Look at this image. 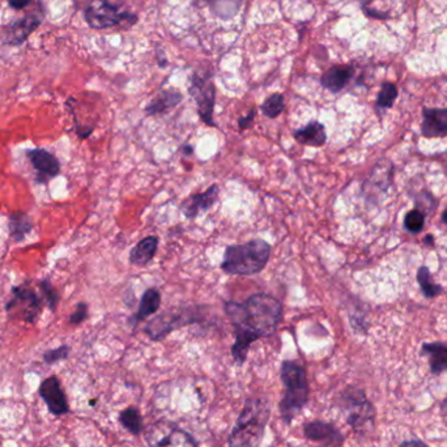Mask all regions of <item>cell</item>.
<instances>
[{
  "label": "cell",
  "instance_id": "cell-20",
  "mask_svg": "<svg viewBox=\"0 0 447 447\" xmlns=\"http://www.w3.org/2000/svg\"><path fill=\"white\" fill-rule=\"evenodd\" d=\"M160 306H161L160 292L156 288H149V290H145L144 294L142 296L139 309L132 316V323L138 325L139 322L144 320L145 318L153 316L155 313H157Z\"/></svg>",
  "mask_w": 447,
  "mask_h": 447
},
{
  "label": "cell",
  "instance_id": "cell-24",
  "mask_svg": "<svg viewBox=\"0 0 447 447\" xmlns=\"http://www.w3.org/2000/svg\"><path fill=\"white\" fill-rule=\"evenodd\" d=\"M32 229V223L24 212H14L10 217V232L16 241H21Z\"/></svg>",
  "mask_w": 447,
  "mask_h": 447
},
{
  "label": "cell",
  "instance_id": "cell-18",
  "mask_svg": "<svg viewBox=\"0 0 447 447\" xmlns=\"http://www.w3.org/2000/svg\"><path fill=\"white\" fill-rule=\"evenodd\" d=\"M184 100L182 93L177 89H166L156 96L148 105L145 106L146 116H157L168 111L171 107H175Z\"/></svg>",
  "mask_w": 447,
  "mask_h": 447
},
{
  "label": "cell",
  "instance_id": "cell-21",
  "mask_svg": "<svg viewBox=\"0 0 447 447\" xmlns=\"http://www.w3.org/2000/svg\"><path fill=\"white\" fill-rule=\"evenodd\" d=\"M422 353L429 357V367L433 374L447 370V347L442 342H426L422 345Z\"/></svg>",
  "mask_w": 447,
  "mask_h": 447
},
{
  "label": "cell",
  "instance_id": "cell-10",
  "mask_svg": "<svg viewBox=\"0 0 447 447\" xmlns=\"http://www.w3.org/2000/svg\"><path fill=\"white\" fill-rule=\"evenodd\" d=\"M40 396L54 416L61 417L69 412L66 395L56 377H50L41 383Z\"/></svg>",
  "mask_w": 447,
  "mask_h": 447
},
{
  "label": "cell",
  "instance_id": "cell-27",
  "mask_svg": "<svg viewBox=\"0 0 447 447\" xmlns=\"http://www.w3.org/2000/svg\"><path fill=\"white\" fill-rule=\"evenodd\" d=\"M262 113L267 118L275 119L284 111L285 109V102H284V96L280 93H274L268 98H265L262 106Z\"/></svg>",
  "mask_w": 447,
  "mask_h": 447
},
{
  "label": "cell",
  "instance_id": "cell-19",
  "mask_svg": "<svg viewBox=\"0 0 447 447\" xmlns=\"http://www.w3.org/2000/svg\"><path fill=\"white\" fill-rule=\"evenodd\" d=\"M353 76L352 67H332L326 71L320 79L322 85L331 93H339L345 88Z\"/></svg>",
  "mask_w": 447,
  "mask_h": 447
},
{
  "label": "cell",
  "instance_id": "cell-2",
  "mask_svg": "<svg viewBox=\"0 0 447 447\" xmlns=\"http://www.w3.org/2000/svg\"><path fill=\"white\" fill-rule=\"evenodd\" d=\"M271 251V245L261 238L241 245H230L225 249L220 267L228 275H257L262 272L268 264Z\"/></svg>",
  "mask_w": 447,
  "mask_h": 447
},
{
  "label": "cell",
  "instance_id": "cell-16",
  "mask_svg": "<svg viewBox=\"0 0 447 447\" xmlns=\"http://www.w3.org/2000/svg\"><path fill=\"white\" fill-rule=\"evenodd\" d=\"M158 249V237L148 236L139 241L130 251V263L138 267H144L149 263Z\"/></svg>",
  "mask_w": 447,
  "mask_h": 447
},
{
  "label": "cell",
  "instance_id": "cell-38",
  "mask_svg": "<svg viewBox=\"0 0 447 447\" xmlns=\"http://www.w3.org/2000/svg\"><path fill=\"white\" fill-rule=\"evenodd\" d=\"M182 149H184V152L186 155H193V153H194V146H193V145L187 144L186 146H184Z\"/></svg>",
  "mask_w": 447,
  "mask_h": 447
},
{
  "label": "cell",
  "instance_id": "cell-34",
  "mask_svg": "<svg viewBox=\"0 0 447 447\" xmlns=\"http://www.w3.org/2000/svg\"><path fill=\"white\" fill-rule=\"evenodd\" d=\"M254 119H255V110L251 109L248 116L241 117L239 120H238V127H239V130L243 131V130L250 129L251 126H252V123H254Z\"/></svg>",
  "mask_w": 447,
  "mask_h": 447
},
{
  "label": "cell",
  "instance_id": "cell-15",
  "mask_svg": "<svg viewBox=\"0 0 447 447\" xmlns=\"http://www.w3.org/2000/svg\"><path fill=\"white\" fill-rule=\"evenodd\" d=\"M293 136L300 144L307 145V146H322L327 142L326 129L318 120H313L301 129L296 130Z\"/></svg>",
  "mask_w": 447,
  "mask_h": 447
},
{
  "label": "cell",
  "instance_id": "cell-33",
  "mask_svg": "<svg viewBox=\"0 0 447 447\" xmlns=\"http://www.w3.org/2000/svg\"><path fill=\"white\" fill-rule=\"evenodd\" d=\"M87 316H88V306H87V303H78L75 312L69 316V322L72 325L78 326L81 322H84L87 319Z\"/></svg>",
  "mask_w": 447,
  "mask_h": 447
},
{
  "label": "cell",
  "instance_id": "cell-26",
  "mask_svg": "<svg viewBox=\"0 0 447 447\" xmlns=\"http://www.w3.org/2000/svg\"><path fill=\"white\" fill-rule=\"evenodd\" d=\"M417 281L420 284L421 290L424 293V296L426 298H433L439 296L444 290L441 285H437L432 281V276H430V271L428 267L422 265L417 271Z\"/></svg>",
  "mask_w": 447,
  "mask_h": 447
},
{
  "label": "cell",
  "instance_id": "cell-40",
  "mask_svg": "<svg viewBox=\"0 0 447 447\" xmlns=\"http://www.w3.org/2000/svg\"><path fill=\"white\" fill-rule=\"evenodd\" d=\"M442 221H444L445 224H447V210H445V212L442 213Z\"/></svg>",
  "mask_w": 447,
  "mask_h": 447
},
{
  "label": "cell",
  "instance_id": "cell-36",
  "mask_svg": "<svg viewBox=\"0 0 447 447\" xmlns=\"http://www.w3.org/2000/svg\"><path fill=\"white\" fill-rule=\"evenodd\" d=\"M399 447H429L426 444H424L422 441L419 439H411V441H406L403 442Z\"/></svg>",
  "mask_w": 447,
  "mask_h": 447
},
{
  "label": "cell",
  "instance_id": "cell-9",
  "mask_svg": "<svg viewBox=\"0 0 447 447\" xmlns=\"http://www.w3.org/2000/svg\"><path fill=\"white\" fill-rule=\"evenodd\" d=\"M11 313H20L28 323H33L41 312L40 297L32 290L14 288V298L7 305Z\"/></svg>",
  "mask_w": 447,
  "mask_h": 447
},
{
  "label": "cell",
  "instance_id": "cell-30",
  "mask_svg": "<svg viewBox=\"0 0 447 447\" xmlns=\"http://www.w3.org/2000/svg\"><path fill=\"white\" fill-rule=\"evenodd\" d=\"M171 428L173 426H169V425L166 426V425H164L161 422H158L156 425L151 426L149 430H148V433H146V441H148V444L151 446H157L158 442L168 434V432L171 430Z\"/></svg>",
  "mask_w": 447,
  "mask_h": 447
},
{
  "label": "cell",
  "instance_id": "cell-5",
  "mask_svg": "<svg viewBox=\"0 0 447 447\" xmlns=\"http://www.w3.org/2000/svg\"><path fill=\"white\" fill-rule=\"evenodd\" d=\"M199 306H179L165 310L146 323L144 332L152 340H162L171 331L203 320Z\"/></svg>",
  "mask_w": 447,
  "mask_h": 447
},
{
  "label": "cell",
  "instance_id": "cell-7",
  "mask_svg": "<svg viewBox=\"0 0 447 447\" xmlns=\"http://www.w3.org/2000/svg\"><path fill=\"white\" fill-rule=\"evenodd\" d=\"M215 84L212 83L210 75L195 74L191 78L188 93L195 98L197 113L200 119L210 127H216L213 122V109H215Z\"/></svg>",
  "mask_w": 447,
  "mask_h": 447
},
{
  "label": "cell",
  "instance_id": "cell-22",
  "mask_svg": "<svg viewBox=\"0 0 447 447\" xmlns=\"http://www.w3.org/2000/svg\"><path fill=\"white\" fill-rule=\"evenodd\" d=\"M210 6V12L223 19L230 20L239 12L243 0H206Z\"/></svg>",
  "mask_w": 447,
  "mask_h": 447
},
{
  "label": "cell",
  "instance_id": "cell-8",
  "mask_svg": "<svg viewBox=\"0 0 447 447\" xmlns=\"http://www.w3.org/2000/svg\"><path fill=\"white\" fill-rule=\"evenodd\" d=\"M84 16L89 27L94 29L116 27L123 20L136 21V16L122 12L118 7L113 6L107 0H91Z\"/></svg>",
  "mask_w": 447,
  "mask_h": 447
},
{
  "label": "cell",
  "instance_id": "cell-37",
  "mask_svg": "<svg viewBox=\"0 0 447 447\" xmlns=\"http://www.w3.org/2000/svg\"><path fill=\"white\" fill-rule=\"evenodd\" d=\"M441 417L447 426V397L441 403Z\"/></svg>",
  "mask_w": 447,
  "mask_h": 447
},
{
  "label": "cell",
  "instance_id": "cell-17",
  "mask_svg": "<svg viewBox=\"0 0 447 447\" xmlns=\"http://www.w3.org/2000/svg\"><path fill=\"white\" fill-rule=\"evenodd\" d=\"M34 169L46 178L55 177L61 171V164L56 157L43 149H32L28 152Z\"/></svg>",
  "mask_w": 447,
  "mask_h": 447
},
{
  "label": "cell",
  "instance_id": "cell-3",
  "mask_svg": "<svg viewBox=\"0 0 447 447\" xmlns=\"http://www.w3.org/2000/svg\"><path fill=\"white\" fill-rule=\"evenodd\" d=\"M271 408L264 399H249L229 435V447H259Z\"/></svg>",
  "mask_w": 447,
  "mask_h": 447
},
{
  "label": "cell",
  "instance_id": "cell-32",
  "mask_svg": "<svg viewBox=\"0 0 447 447\" xmlns=\"http://www.w3.org/2000/svg\"><path fill=\"white\" fill-rule=\"evenodd\" d=\"M41 290H42V293H43L45 298L47 300L50 309L55 310L56 305L59 303V294H58V292L54 290L53 285L50 284L49 280H43V281H41Z\"/></svg>",
  "mask_w": 447,
  "mask_h": 447
},
{
  "label": "cell",
  "instance_id": "cell-28",
  "mask_svg": "<svg viewBox=\"0 0 447 447\" xmlns=\"http://www.w3.org/2000/svg\"><path fill=\"white\" fill-rule=\"evenodd\" d=\"M397 97V89L394 84L384 83L382 85L381 92L377 98V107L380 109H389L394 105L395 100Z\"/></svg>",
  "mask_w": 447,
  "mask_h": 447
},
{
  "label": "cell",
  "instance_id": "cell-35",
  "mask_svg": "<svg viewBox=\"0 0 447 447\" xmlns=\"http://www.w3.org/2000/svg\"><path fill=\"white\" fill-rule=\"evenodd\" d=\"M30 1L32 0H8L10 6L12 8H14V10H23V8H25L27 6L30 4Z\"/></svg>",
  "mask_w": 447,
  "mask_h": 447
},
{
  "label": "cell",
  "instance_id": "cell-39",
  "mask_svg": "<svg viewBox=\"0 0 447 447\" xmlns=\"http://www.w3.org/2000/svg\"><path fill=\"white\" fill-rule=\"evenodd\" d=\"M360 1H361V4H362V7L365 8V7L368 6V4H370V3H371V1H374V0H360Z\"/></svg>",
  "mask_w": 447,
  "mask_h": 447
},
{
  "label": "cell",
  "instance_id": "cell-1",
  "mask_svg": "<svg viewBox=\"0 0 447 447\" xmlns=\"http://www.w3.org/2000/svg\"><path fill=\"white\" fill-rule=\"evenodd\" d=\"M224 310L235 327L232 356L237 365L246 361L252 342L276 332L283 316L281 303L267 293L252 294L242 303L226 301Z\"/></svg>",
  "mask_w": 447,
  "mask_h": 447
},
{
  "label": "cell",
  "instance_id": "cell-25",
  "mask_svg": "<svg viewBox=\"0 0 447 447\" xmlns=\"http://www.w3.org/2000/svg\"><path fill=\"white\" fill-rule=\"evenodd\" d=\"M119 421L123 428H126L130 433L135 435L140 434L143 430V419L136 408H126L124 411H122L119 415Z\"/></svg>",
  "mask_w": 447,
  "mask_h": 447
},
{
  "label": "cell",
  "instance_id": "cell-6",
  "mask_svg": "<svg viewBox=\"0 0 447 447\" xmlns=\"http://www.w3.org/2000/svg\"><path fill=\"white\" fill-rule=\"evenodd\" d=\"M342 411L347 415V422L357 433H364L371 428L375 419V408L369 402L364 390L353 386L347 387L342 394Z\"/></svg>",
  "mask_w": 447,
  "mask_h": 447
},
{
  "label": "cell",
  "instance_id": "cell-31",
  "mask_svg": "<svg viewBox=\"0 0 447 447\" xmlns=\"http://www.w3.org/2000/svg\"><path fill=\"white\" fill-rule=\"evenodd\" d=\"M68 353H69V348L67 345H62L56 349H52V351H47L45 355H43V360L47 365H53L55 362L58 361H62V360H66L68 357Z\"/></svg>",
  "mask_w": 447,
  "mask_h": 447
},
{
  "label": "cell",
  "instance_id": "cell-4",
  "mask_svg": "<svg viewBox=\"0 0 447 447\" xmlns=\"http://www.w3.org/2000/svg\"><path fill=\"white\" fill-rule=\"evenodd\" d=\"M284 395L280 402V413L287 424L303 411L309 400V382L306 370L294 361H284L280 369Z\"/></svg>",
  "mask_w": 447,
  "mask_h": 447
},
{
  "label": "cell",
  "instance_id": "cell-14",
  "mask_svg": "<svg viewBox=\"0 0 447 447\" xmlns=\"http://www.w3.org/2000/svg\"><path fill=\"white\" fill-rule=\"evenodd\" d=\"M421 132L429 139L447 136V109H424Z\"/></svg>",
  "mask_w": 447,
  "mask_h": 447
},
{
  "label": "cell",
  "instance_id": "cell-13",
  "mask_svg": "<svg viewBox=\"0 0 447 447\" xmlns=\"http://www.w3.org/2000/svg\"><path fill=\"white\" fill-rule=\"evenodd\" d=\"M41 23H42V16L40 14H27L21 20H17L6 28L4 42L12 46L21 45L39 28Z\"/></svg>",
  "mask_w": 447,
  "mask_h": 447
},
{
  "label": "cell",
  "instance_id": "cell-29",
  "mask_svg": "<svg viewBox=\"0 0 447 447\" xmlns=\"http://www.w3.org/2000/svg\"><path fill=\"white\" fill-rule=\"evenodd\" d=\"M425 224V216L420 210H409L404 219V225L411 233H420Z\"/></svg>",
  "mask_w": 447,
  "mask_h": 447
},
{
  "label": "cell",
  "instance_id": "cell-12",
  "mask_svg": "<svg viewBox=\"0 0 447 447\" xmlns=\"http://www.w3.org/2000/svg\"><path fill=\"white\" fill-rule=\"evenodd\" d=\"M220 188L217 184H212L204 193L194 194L186 197L181 203V210L187 219H195L200 212L210 210L219 199Z\"/></svg>",
  "mask_w": 447,
  "mask_h": 447
},
{
  "label": "cell",
  "instance_id": "cell-11",
  "mask_svg": "<svg viewBox=\"0 0 447 447\" xmlns=\"http://www.w3.org/2000/svg\"><path fill=\"white\" fill-rule=\"evenodd\" d=\"M303 434L309 441L325 447H340L344 435L332 424L323 421H313L303 426Z\"/></svg>",
  "mask_w": 447,
  "mask_h": 447
},
{
  "label": "cell",
  "instance_id": "cell-23",
  "mask_svg": "<svg viewBox=\"0 0 447 447\" xmlns=\"http://www.w3.org/2000/svg\"><path fill=\"white\" fill-rule=\"evenodd\" d=\"M157 447H197L195 441L182 429L171 428L168 434L158 442Z\"/></svg>",
  "mask_w": 447,
  "mask_h": 447
}]
</instances>
